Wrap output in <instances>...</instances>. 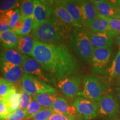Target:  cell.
<instances>
[{
  "label": "cell",
  "mask_w": 120,
  "mask_h": 120,
  "mask_svg": "<svg viewBox=\"0 0 120 120\" xmlns=\"http://www.w3.org/2000/svg\"><path fill=\"white\" fill-rule=\"evenodd\" d=\"M19 91L21 94V104L19 109L26 111L32 101V97L31 94L25 92L22 87L19 88Z\"/></svg>",
  "instance_id": "obj_29"
},
{
  "label": "cell",
  "mask_w": 120,
  "mask_h": 120,
  "mask_svg": "<svg viewBox=\"0 0 120 120\" xmlns=\"http://www.w3.org/2000/svg\"><path fill=\"white\" fill-rule=\"evenodd\" d=\"M117 19H120V7H119V11H118V16H117Z\"/></svg>",
  "instance_id": "obj_44"
},
{
  "label": "cell",
  "mask_w": 120,
  "mask_h": 120,
  "mask_svg": "<svg viewBox=\"0 0 120 120\" xmlns=\"http://www.w3.org/2000/svg\"><path fill=\"white\" fill-rule=\"evenodd\" d=\"M22 67L23 71L27 74L32 75L40 80L48 84L56 86V79L49 76L42 68L37 60L27 55H22Z\"/></svg>",
  "instance_id": "obj_9"
},
{
  "label": "cell",
  "mask_w": 120,
  "mask_h": 120,
  "mask_svg": "<svg viewBox=\"0 0 120 120\" xmlns=\"http://www.w3.org/2000/svg\"><path fill=\"white\" fill-rule=\"evenodd\" d=\"M84 73L78 72L56 80V86L63 96L70 101H74L82 88Z\"/></svg>",
  "instance_id": "obj_5"
},
{
  "label": "cell",
  "mask_w": 120,
  "mask_h": 120,
  "mask_svg": "<svg viewBox=\"0 0 120 120\" xmlns=\"http://www.w3.org/2000/svg\"><path fill=\"white\" fill-rule=\"evenodd\" d=\"M53 7V15L61 21L68 25L72 29L80 27L78 24L73 20L71 15L64 8L60 1H52Z\"/></svg>",
  "instance_id": "obj_16"
},
{
  "label": "cell",
  "mask_w": 120,
  "mask_h": 120,
  "mask_svg": "<svg viewBox=\"0 0 120 120\" xmlns=\"http://www.w3.org/2000/svg\"><path fill=\"white\" fill-rule=\"evenodd\" d=\"M79 117L83 120H91L98 117V103L91 99L78 96L73 102Z\"/></svg>",
  "instance_id": "obj_8"
},
{
  "label": "cell",
  "mask_w": 120,
  "mask_h": 120,
  "mask_svg": "<svg viewBox=\"0 0 120 120\" xmlns=\"http://www.w3.org/2000/svg\"><path fill=\"white\" fill-rule=\"evenodd\" d=\"M0 60L15 65L22 66V55L15 49L0 47Z\"/></svg>",
  "instance_id": "obj_20"
},
{
  "label": "cell",
  "mask_w": 120,
  "mask_h": 120,
  "mask_svg": "<svg viewBox=\"0 0 120 120\" xmlns=\"http://www.w3.org/2000/svg\"><path fill=\"white\" fill-rule=\"evenodd\" d=\"M34 8V0H25L21 1L19 11L24 19L32 17Z\"/></svg>",
  "instance_id": "obj_26"
},
{
  "label": "cell",
  "mask_w": 120,
  "mask_h": 120,
  "mask_svg": "<svg viewBox=\"0 0 120 120\" xmlns=\"http://www.w3.org/2000/svg\"><path fill=\"white\" fill-rule=\"evenodd\" d=\"M110 120H120V118H115V119H112Z\"/></svg>",
  "instance_id": "obj_45"
},
{
  "label": "cell",
  "mask_w": 120,
  "mask_h": 120,
  "mask_svg": "<svg viewBox=\"0 0 120 120\" xmlns=\"http://www.w3.org/2000/svg\"><path fill=\"white\" fill-rule=\"evenodd\" d=\"M98 103L99 117L110 120L116 118L120 115L119 105L112 94H105Z\"/></svg>",
  "instance_id": "obj_10"
},
{
  "label": "cell",
  "mask_w": 120,
  "mask_h": 120,
  "mask_svg": "<svg viewBox=\"0 0 120 120\" xmlns=\"http://www.w3.org/2000/svg\"><path fill=\"white\" fill-rule=\"evenodd\" d=\"M60 2L64 7L73 20L80 27H83V21L80 7L77 1L72 0H59Z\"/></svg>",
  "instance_id": "obj_18"
},
{
  "label": "cell",
  "mask_w": 120,
  "mask_h": 120,
  "mask_svg": "<svg viewBox=\"0 0 120 120\" xmlns=\"http://www.w3.org/2000/svg\"><path fill=\"white\" fill-rule=\"evenodd\" d=\"M115 83L116 85V87H120V76H118L114 79Z\"/></svg>",
  "instance_id": "obj_42"
},
{
  "label": "cell",
  "mask_w": 120,
  "mask_h": 120,
  "mask_svg": "<svg viewBox=\"0 0 120 120\" xmlns=\"http://www.w3.org/2000/svg\"><path fill=\"white\" fill-rule=\"evenodd\" d=\"M116 42H117V43L118 45V46L120 47V34L118 35L116 37Z\"/></svg>",
  "instance_id": "obj_43"
},
{
  "label": "cell",
  "mask_w": 120,
  "mask_h": 120,
  "mask_svg": "<svg viewBox=\"0 0 120 120\" xmlns=\"http://www.w3.org/2000/svg\"><path fill=\"white\" fill-rule=\"evenodd\" d=\"M55 112L52 109L43 108L38 113L32 117L26 118L28 120H49Z\"/></svg>",
  "instance_id": "obj_28"
},
{
  "label": "cell",
  "mask_w": 120,
  "mask_h": 120,
  "mask_svg": "<svg viewBox=\"0 0 120 120\" xmlns=\"http://www.w3.org/2000/svg\"><path fill=\"white\" fill-rule=\"evenodd\" d=\"M24 18L22 17V16H21L20 18L19 19V21L17 22V23L15 24V26L13 27V28L12 29L13 31L16 33V34H18L21 31L23 26V23H24Z\"/></svg>",
  "instance_id": "obj_38"
},
{
  "label": "cell",
  "mask_w": 120,
  "mask_h": 120,
  "mask_svg": "<svg viewBox=\"0 0 120 120\" xmlns=\"http://www.w3.org/2000/svg\"><path fill=\"white\" fill-rule=\"evenodd\" d=\"M119 76H120V49L111 62L106 77L111 81Z\"/></svg>",
  "instance_id": "obj_25"
},
{
  "label": "cell",
  "mask_w": 120,
  "mask_h": 120,
  "mask_svg": "<svg viewBox=\"0 0 120 120\" xmlns=\"http://www.w3.org/2000/svg\"><path fill=\"white\" fill-rule=\"evenodd\" d=\"M52 15H53L52 1L34 0V8L32 16L33 30L52 17Z\"/></svg>",
  "instance_id": "obj_11"
},
{
  "label": "cell",
  "mask_w": 120,
  "mask_h": 120,
  "mask_svg": "<svg viewBox=\"0 0 120 120\" xmlns=\"http://www.w3.org/2000/svg\"><path fill=\"white\" fill-rule=\"evenodd\" d=\"M33 30V19L32 17H28L24 19L23 26L21 31L19 32L17 35L19 36H27Z\"/></svg>",
  "instance_id": "obj_30"
},
{
  "label": "cell",
  "mask_w": 120,
  "mask_h": 120,
  "mask_svg": "<svg viewBox=\"0 0 120 120\" xmlns=\"http://www.w3.org/2000/svg\"><path fill=\"white\" fill-rule=\"evenodd\" d=\"M26 111L19 109L13 113L10 114L4 120H21L26 118Z\"/></svg>",
  "instance_id": "obj_34"
},
{
  "label": "cell",
  "mask_w": 120,
  "mask_h": 120,
  "mask_svg": "<svg viewBox=\"0 0 120 120\" xmlns=\"http://www.w3.org/2000/svg\"><path fill=\"white\" fill-rule=\"evenodd\" d=\"M58 94L53 93H43L32 96V99L37 101L42 107L52 109L53 102L57 97Z\"/></svg>",
  "instance_id": "obj_24"
},
{
  "label": "cell",
  "mask_w": 120,
  "mask_h": 120,
  "mask_svg": "<svg viewBox=\"0 0 120 120\" xmlns=\"http://www.w3.org/2000/svg\"><path fill=\"white\" fill-rule=\"evenodd\" d=\"M15 86V85L10 83L5 79H2L0 85V98H4Z\"/></svg>",
  "instance_id": "obj_32"
},
{
  "label": "cell",
  "mask_w": 120,
  "mask_h": 120,
  "mask_svg": "<svg viewBox=\"0 0 120 120\" xmlns=\"http://www.w3.org/2000/svg\"><path fill=\"white\" fill-rule=\"evenodd\" d=\"M85 27L87 31L92 33H116L111 29L107 21L100 17L87 24Z\"/></svg>",
  "instance_id": "obj_23"
},
{
  "label": "cell",
  "mask_w": 120,
  "mask_h": 120,
  "mask_svg": "<svg viewBox=\"0 0 120 120\" xmlns=\"http://www.w3.org/2000/svg\"><path fill=\"white\" fill-rule=\"evenodd\" d=\"M14 11V10L7 12L4 15L0 16V23L2 25H9L11 24V19L12 15Z\"/></svg>",
  "instance_id": "obj_36"
},
{
  "label": "cell",
  "mask_w": 120,
  "mask_h": 120,
  "mask_svg": "<svg viewBox=\"0 0 120 120\" xmlns=\"http://www.w3.org/2000/svg\"><path fill=\"white\" fill-rule=\"evenodd\" d=\"M81 11L83 21V27L94 19L99 18V15L92 1H77Z\"/></svg>",
  "instance_id": "obj_15"
},
{
  "label": "cell",
  "mask_w": 120,
  "mask_h": 120,
  "mask_svg": "<svg viewBox=\"0 0 120 120\" xmlns=\"http://www.w3.org/2000/svg\"><path fill=\"white\" fill-rule=\"evenodd\" d=\"M10 29V26L9 25H2L0 23V31L2 32V31H8Z\"/></svg>",
  "instance_id": "obj_41"
},
{
  "label": "cell",
  "mask_w": 120,
  "mask_h": 120,
  "mask_svg": "<svg viewBox=\"0 0 120 120\" xmlns=\"http://www.w3.org/2000/svg\"><path fill=\"white\" fill-rule=\"evenodd\" d=\"M113 51V47L105 49L94 48L90 64L92 74L106 77Z\"/></svg>",
  "instance_id": "obj_6"
},
{
  "label": "cell",
  "mask_w": 120,
  "mask_h": 120,
  "mask_svg": "<svg viewBox=\"0 0 120 120\" xmlns=\"http://www.w3.org/2000/svg\"><path fill=\"white\" fill-rule=\"evenodd\" d=\"M36 41L31 34L19 36V40L16 49L23 55L31 56Z\"/></svg>",
  "instance_id": "obj_21"
},
{
  "label": "cell",
  "mask_w": 120,
  "mask_h": 120,
  "mask_svg": "<svg viewBox=\"0 0 120 120\" xmlns=\"http://www.w3.org/2000/svg\"><path fill=\"white\" fill-rule=\"evenodd\" d=\"M55 16L33 30L31 35L36 42L51 45L64 44L68 41L73 31Z\"/></svg>",
  "instance_id": "obj_2"
},
{
  "label": "cell",
  "mask_w": 120,
  "mask_h": 120,
  "mask_svg": "<svg viewBox=\"0 0 120 120\" xmlns=\"http://www.w3.org/2000/svg\"><path fill=\"white\" fill-rule=\"evenodd\" d=\"M113 96H115V98L116 99L119 105L120 109V87H115L114 88V91H113Z\"/></svg>",
  "instance_id": "obj_40"
},
{
  "label": "cell",
  "mask_w": 120,
  "mask_h": 120,
  "mask_svg": "<svg viewBox=\"0 0 120 120\" xmlns=\"http://www.w3.org/2000/svg\"><path fill=\"white\" fill-rule=\"evenodd\" d=\"M43 108L44 107H42L41 105L39 104L37 101L32 100L31 103H30L28 108L26 110L27 115L26 117L29 118L30 117L34 116V115L38 113L40 111H41Z\"/></svg>",
  "instance_id": "obj_31"
},
{
  "label": "cell",
  "mask_w": 120,
  "mask_h": 120,
  "mask_svg": "<svg viewBox=\"0 0 120 120\" xmlns=\"http://www.w3.org/2000/svg\"><path fill=\"white\" fill-rule=\"evenodd\" d=\"M21 1L17 0H3L0 1V16L19 7Z\"/></svg>",
  "instance_id": "obj_27"
},
{
  "label": "cell",
  "mask_w": 120,
  "mask_h": 120,
  "mask_svg": "<svg viewBox=\"0 0 120 120\" xmlns=\"http://www.w3.org/2000/svg\"><path fill=\"white\" fill-rule=\"evenodd\" d=\"M2 78H1V77H0V85H1V81H2Z\"/></svg>",
  "instance_id": "obj_46"
},
{
  "label": "cell",
  "mask_w": 120,
  "mask_h": 120,
  "mask_svg": "<svg viewBox=\"0 0 120 120\" xmlns=\"http://www.w3.org/2000/svg\"><path fill=\"white\" fill-rule=\"evenodd\" d=\"M0 71L6 80L15 85L19 83L24 75L22 66L15 65L1 60H0Z\"/></svg>",
  "instance_id": "obj_12"
},
{
  "label": "cell",
  "mask_w": 120,
  "mask_h": 120,
  "mask_svg": "<svg viewBox=\"0 0 120 120\" xmlns=\"http://www.w3.org/2000/svg\"><path fill=\"white\" fill-rule=\"evenodd\" d=\"M22 88L25 92L31 95L43 93L57 94V91L53 86L44 82L32 75L24 73L21 79Z\"/></svg>",
  "instance_id": "obj_7"
},
{
  "label": "cell",
  "mask_w": 120,
  "mask_h": 120,
  "mask_svg": "<svg viewBox=\"0 0 120 120\" xmlns=\"http://www.w3.org/2000/svg\"><path fill=\"white\" fill-rule=\"evenodd\" d=\"M55 79L79 72L82 66L65 44L51 45L36 42L31 55Z\"/></svg>",
  "instance_id": "obj_1"
},
{
  "label": "cell",
  "mask_w": 120,
  "mask_h": 120,
  "mask_svg": "<svg viewBox=\"0 0 120 120\" xmlns=\"http://www.w3.org/2000/svg\"><path fill=\"white\" fill-rule=\"evenodd\" d=\"M18 40L19 35L12 30L0 31V46L1 47L16 49Z\"/></svg>",
  "instance_id": "obj_22"
},
{
  "label": "cell",
  "mask_w": 120,
  "mask_h": 120,
  "mask_svg": "<svg viewBox=\"0 0 120 120\" xmlns=\"http://www.w3.org/2000/svg\"><path fill=\"white\" fill-rule=\"evenodd\" d=\"M66 43L76 59L82 64H90L94 48L90 40L88 31L83 27L75 28Z\"/></svg>",
  "instance_id": "obj_3"
},
{
  "label": "cell",
  "mask_w": 120,
  "mask_h": 120,
  "mask_svg": "<svg viewBox=\"0 0 120 120\" xmlns=\"http://www.w3.org/2000/svg\"><path fill=\"white\" fill-rule=\"evenodd\" d=\"M21 12L19 11V9L16 8L14 10V11L12 15L11 19V24H10V29L12 30L15 26V24L17 23V22L19 21V19L20 18Z\"/></svg>",
  "instance_id": "obj_37"
},
{
  "label": "cell",
  "mask_w": 120,
  "mask_h": 120,
  "mask_svg": "<svg viewBox=\"0 0 120 120\" xmlns=\"http://www.w3.org/2000/svg\"><path fill=\"white\" fill-rule=\"evenodd\" d=\"M49 120H75L70 117L55 112Z\"/></svg>",
  "instance_id": "obj_39"
},
{
  "label": "cell",
  "mask_w": 120,
  "mask_h": 120,
  "mask_svg": "<svg viewBox=\"0 0 120 120\" xmlns=\"http://www.w3.org/2000/svg\"><path fill=\"white\" fill-rule=\"evenodd\" d=\"M98 12L99 16L109 18H117L119 7L114 6L109 1L93 0L92 1Z\"/></svg>",
  "instance_id": "obj_17"
},
{
  "label": "cell",
  "mask_w": 120,
  "mask_h": 120,
  "mask_svg": "<svg viewBox=\"0 0 120 120\" xmlns=\"http://www.w3.org/2000/svg\"><path fill=\"white\" fill-rule=\"evenodd\" d=\"M111 81L107 77L94 74L87 75L83 78L79 95L98 102L111 90Z\"/></svg>",
  "instance_id": "obj_4"
},
{
  "label": "cell",
  "mask_w": 120,
  "mask_h": 120,
  "mask_svg": "<svg viewBox=\"0 0 120 120\" xmlns=\"http://www.w3.org/2000/svg\"><path fill=\"white\" fill-rule=\"evenodd\" d=\"M52 109L56 113L70 117L75 120H83L78 116L72 101L58 94L52 104Z\"/></svg>",
  "instance_id": "obj_13"
},
{
  "label": "cell",
  "mask_w": 120,
  "mask_h": 120,
  "mask_svg": "<svg viewBox=\"0 0 120 120\" xmlns=\"http://www.w3.org/2000/svg\"><path fill=\"white\" fill-rule=\"evenodd\" d=\"M10 115L7 105L4 103V100H0V118L4 120Z\"/></svg>",
  "instance_id": "obj_35"
},
{
  "label": "cell",
  "mask_w": 120,
  "mask_h": 120,
  "mask_svg": "<svg viewBox=\"0 0 120 120\" xmlns=\"http://www.w3.org/2000/svg\"><path fill=\"white\" fill-rule=\"evenodd\" d=\"M117 36L118 34L116 33H92L88 32L90 41L93 47L95 49L113 47L115 39Z\"/></svg>",
  "instance_id": "obj_14"
},
{
  "label": "cell",
  "mask_w": 120,
  "mask_h": 120,
  "mask_svg": "<svg viewBox=\"0 0 120 120\" xmlns=\"http://www.w3.org/2000/svg\"><path fill=\"white\" fill-rule=\"evenodd\" d=\"M1 99H2V98H0V100H1Z\"/></svg>",
  "instance_id": "obj_47"
},
{
  "label": "cell",
  "mask_w": 120,
  "mask_h": 120,
  "mask_svg": "<svg viewBox=\"0 0 120 120\" xmlns=\"http://www.w3.org/2000/svg\"><path fill=\"white\" fill-rule=\"evenodd\" d=\"M99 17L105 19L109 23V26L118 35L120 34V19L115 18H109L99 16Z\"/></svg>",
  "instance_id": "obj_33"
},
{
  "label": "cell",
  "mask_w": 120,
  "mask_h": 120,
  "mask_svg": "<svg viewBox=\"0 0 120 120\" xmlns=\"http://www.w3.org/2000/svg\"><path fill=\"white\" fill-rule=\"evenodd\" d=\"M11 114L19 109L21 104V94L16 85L10 90L8 94L2 98Z\"/></svg>",
  "instance_id": "obj_19"
}]
</instances>
